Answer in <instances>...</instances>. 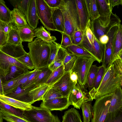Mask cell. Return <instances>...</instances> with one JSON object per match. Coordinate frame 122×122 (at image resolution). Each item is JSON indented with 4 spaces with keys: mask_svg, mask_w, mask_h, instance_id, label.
Listing matches in <instances>:
<instances>
[{
    "mask_svg": "<svg viewBox=\"0 0 122 122\" xmlns=\"http://www.w3.org/2000/svg\"><path fill=\"white\" fill-rule=\"evenodd\" d=\"M122 60L118 59L106 71L99 87L91 96L92 100L114 92L122 83Z\"/></svg>",
    "mask_w": 122,
    "mask_h": 122,
    "instance_id": "obj_1",
    "label": "cell"
},
{
    "mask_svg": "<svg viewBox=\"0 0 122 122\" xmlns=\"http://www.w3.org/2000/svg\"><path fill=\"white\" fill-rule=\"evenodd\" d=\"M27 52L22 43L15 45L6 43L0 49V76L2 81L9 73L10 65L20 68L26 71L28 68L16 59L23 56Z\"/></svg>",
    "mask_w": 122,
    "mask_h": 122,
    "instance_id": "obj_2",
    "label": "cell"
},
{
    "mask_svg": "<svg viewBox=\"0 0 122 122\" xmlns=\"http://www.w3.org/2000/svg\"><path fill=\"white\" fill-rule=\"evenodd\" d=\"M28 53L33 62L34 69L48 66L50 47L48 43L36 38L28 44Z\"/></svg>",
    "mask_w": 122,
    "mask_h": 122,
    "instance_id": "obj_3",
    "label": "cell"
},
{
    "mask_svg": "<svg viewBox=\"0 0 122 122\" xmlns=\"http://www.w3.org/2000/svg\"><path fill=\"white\" fill-rule=\"evenodd\" d=\"M58 8L62 12L64 18V32L71 38L75 31L80 30L75 0H61Z\"/></svg>",
    "mask_w": 122,
    "mask_h": 122,
    "instance_id": "obj_4",
    "label": "cell"
},
{
    "mask_svg": "<svg viewBox=\"0 0 122 122\" xmlns=\"http://www.w3.org/2000/svg\"><path fill=\"white\" fill-rule=\"evenodd\" d=\"M112 92L96 99L93 107L91 122H111L109 119V109Z\"/></svg>",
    "mask_w": 122,
    "mask_h": 122,
    "instance_id": "obj_5",
    "label": "cell"
},
{
    "mask_svg": "<svg viewBox=\"0 0 122 122\" xmlns=\"http://www.w3.org/2000/svg\"><path fill=\"white\" fill-rule=\"evenodd\" d=\"M96 61L94 58L86 57H76L72 69L71 70L77 74V82L82 88L86 87L88 74L93 62Z\"/></svg>",
    "mask_w": 122,
    "mask_h": 122,
    "instance_id": "obj_6",
    "label": "cell"
},
{
    "mask_svg": "<svg viewBox=\"0 0 122 122\" xmlns=\"http://www.w3.org/2000/svg\"><path fill=\"white\" fill-rule=\"evenodd\" d=\"M54 115L46 108L33 106L30 110L23 111V118L29 122H53Z\"/></svg>",
    "mask_w": 122,
    "mask_h": 122,
    "instance_id": "obj_7",
    "label": "cell"
},
{
    "mask_svg": "<svg viewBox=\"0 0 122 122\" xmlns=\"http://www.w3.org/2000/svg\"><path fill=\"white\" fill-rule=\"evenodd\" d=\"M37 14L40 22L48 31H57L54 24L52 9L44 0H36Z\"/></svg>",
    "mask_w": 122,
    "mask_h": 122,
    "instance_id": "obj_8",
    "label": "cell"
},
{
    "mask_svg": "<svg viewBox=\"0 0 122 122\" xmlns=\"http://www.w3.org/2000/svg\"><path fill=\"white\" fill-rule=\"evenodd\" d=\"M68 100L70 105L79 109L83 103L92 101L86 88L81 87L78 82L70 93Z\"/></svg>",
    "mask_w": 122,
    "mask_h": 122,
    "instance_id": "obj_9",
    "label": "cell"
},
{
    "mask_svg": "<svg viewBox=\"0 0 122 122\" xmlns=\"http://www.w3.org/2000/svg\"><path fill=\"white\" fill-rule=\"evenodd\" d=\"M85 49L96 58L99 63L102 62L105 49V45L102 44L96 38L94 34V41L91 44L83 32L81 41L78 45Z\"/></svg>",
    "mask_w": 122,
    "mask_h": 122,
    "instance_id": "obj_10",
    "label": "cell"
},
{
    "mask_svg": "<svg viewBox=\"0 0 122 122\" xmlns=\"http://www.w3.org/2000/svg\"><path fill=\"white\" fill-rule=\"evenodd\" d=\"M97 6L100 17L98 18L100 23L104 28H106L108 33L112 28L109 25L112 10L109 3V0H96Z\"/></svg>",
    "mask_w": 122,
    "mask_h": 122,
    "instance_id": "obj_11",
    "label": "cell"
},
{
    "mask_svg": "<svg viewBox=\"0 0 122 122\" xmlns=\"http://www.w3.org/2000/svg\"><path fill=\"white\" fill-rule=\"evenodd\" d=\"M76 84L70 79L69 72H65L62 76L50 86L58 92L63 97L68 98Z\"/></svg>",
    "mask_w": 122,
    "mask_h": 122,
    "instance_id": "obj_12",
    "label": "cell"
},
{
    "mask_svg": "<svg viewBox=\"0 0 122 122\" xmlns=\"http://www.w3.org/2000/svg\"><path fill=\"white\" fill-rule=\"evenodd\" d=\"M122 112V90L119 87L112 92L109 109V116L111 122Z\"/></svg>",
    "mask_w": 122,
    "mask_h": 122,
    "instance_id": "obj_13",
    "label": "cell"
},
{
    "mask_svg": "<svg viewBox=\"0 0 122 122\" xmlns=\"http://www.w3.org/2000/svg\"><path fill=\"white\" fill-rule=\"evenodd\" d=\"M119 25L113 27L109 31L107 35L108 37L109 40L108 42L105 45L102 65L104 67L106 71L110 65L113 48Z\"/></svg>",
    "mask_w": 122,
    "mask_h": 122,
    "instance_id": "obj_14",
    "label": "cell"
},
{
    "mask_svg": "<svg viewBox=\"0 0 122 122\" xmlns=\"http://www.w3.org/2000/svg\"><path fill=\"white\" fill-rule=\"evenodd\" d=\"M36 86L34 84L25 88H22L19 85L14 91L5 96L18 101L32 104L34 103L33 100L29 97V93L32 89Z\"/></svg>",
    "mask_w": 122,
    "mask_h": 122,
    "instance_id": "obj_15",
    "label": "cell"
},
{
    "mask_svg": "<svg viewBox=\"0 0 122 122\" xmlns=\"http://www.w3.org/2000/svg\"><path fill=\"white\" fill-rule=\"evenodd\" d=\"M70 105L68 98L61 97L46 102H42L40 107L46 108L50 111H61L67 109Z\"/></svg>",
    "mask_w": 122,
    "mask_h": 122,
    "instance_id": "obj_16",
    "label": "cell"
},
{
    "mask_svg": "<svg viewBox=\"0 0 122 122\" xmlns=\"http://www.w3.org/2000/svg\"><path fill=\"white\" fill-rule=\"evenodd\" d=\"M80 23V30L84 32L90 20L84 0H75Z\"/></svg>",
    "mask_w": 122,
    "mask_h": 122,
    "instance_id": "obj_17",
    "label": "cell"
},
{
    "mask_svg": "<svg viewBox=\"0 0 122 122\" xmlns=\"http://www.w3.org/2000/svg\"><path fill=\"white\" fill-rule=\"evenodd\" d=\"M122 25L120 23L118 26L117 30L112 51L110 65L118 59H122Z\"/></svg>",
    "mask_w": 122,
    "mask_h": 122,
    "instance_id": "obj_18",
    "label": "cell"
},
{
    "mask_svg": "<svg viewBox=\"0 0 122 122\" xmlns=\"http://www.w3.org/2000/svg\"><path fill=\"white\" fill-rule=\"evenodd\" d=\"M26 18L28 25L34 29H36L39 23V20L37 14L36 0H29Z\"/></svg>",
    "mask_w": 122,
    "mask_h": 122,
    "instance_id": "obj_19",
    "label": "cell"
},
{
    "mask_svg": "<svg viewBox=\"0 0 122 122\" xmlns=\"http://www.w3.org/2000/svg\"><path fill=\"white\" fill-rule=\"evenodd\" d=\"M0 101L16 108L24 111L30 110L33 107L30 103L21 102L4 95H0Z\"/></svg>",
    "mask_w": 122,
    "mask_h": 122,
    "instance_id": "obj_20",
    "label": "cell"
},
{
    "mask_svg": "<svg viewBox=\"0 0 122 122\" xmlns=\"http://www.w3.org/2000/svg\"><path fill=\"white\" fill-rule=\"evenodd\" d=\"M52 9L53 21L57 31L61 33L64 32V20L62 12L58 8Z\"/></svg>",
    "mask_w": 122,
    "mask_h": 122,
    "instance_id": "obj_21",
    "label": "cell"
},
{
    "mask_svg": "<svg viewBox=\"0 0 122 122\" xmlns=\"http://www.w3.org/2000/svg\"><path fill=\"white\" fill-rule=\"evenodd\" d=\"M50 86L46 83L36 86L29 92V95L34 103L42 100L43 97Z\"/></svg>",
    "mask_w": 122,
    "mask_h": 122,
    "instance_id": "obj_22",
    "label": "cell"
},
{
    "mask_svg": "<svg viewBox=\"0 0 122 122\" xmlns=\"http://www.w3.org/2000/svg\"><path fill=\"white\" fill-rule=\"evenodd\" d=\"M67 51L66 48L61 47L59 44L57 52L54 59L51 64L48 66L52 72L63 65Z\"/></svg>",
    "mask_w": 122,
    "mask_h": 122,
    "instance_id": "obj_23",
    "label": "cell"
},
{
    "mask_svg": "<svg viewBox=\"0 0 122 122\" xmlns=\"http://www.w3.org/2000/svg\"><path fill=\"white\" fill-rule=\"evenodd\" d=\"M18 28L20 37L22 42H30L33 41L34 38L36 36L34 29L27 24Z\"/></svg>",
    "mask_w": 122,
    "mask_h": 122,
    "instance_id": "obj_24",
    "label": "cell"
},
{
    "mask_svg": "<svg viewBox=\"0 0 122 122\" xmlns=\"http://www.w3.org/2000/svg\"><path fill=\"white\" fill-rule=\"evenodd\" d=\"M69 52L76 57H86L93 58L97 60L96 57L85 49L79 45L72 44L66 48Z\"/></svg>",
    "mask_w": 122,
    "mask_h": 122,
    "instance_id": "obj_25",
    "label": "cell"
},
{
    "mask_svg": "<svg viewBox=\"0 0 122 122\" xmlns=\"http://www.w3.org/2000/svg\"><path fill=\"white\" fill-rule=\"evenodd\" d=\"M11 14L13 22L18 28L28 24L25 16L18 9L14 8Z\"/></svg>",
    "mask_w": 122,
    "mask_h": 122,
    "instance_id": "obj_26",
    "label": "cell"
},
{
    "mask_svg": "<svg viewBox=\"0 0 122 122\" xmlns=\"http://www.w3.org/2000/svg\"><path fill=\"white\" fill-rule=\"evenodd\" d=\"M35 33L37 38H39L48 43L55 41L56 37L51 36L50 32L46 30L42 26L34 30Z\"/></svg>",
    "mask_w": 122,
    "mask_h": 122,
    "instance_id": "obj_27",
    "label": "cell"
},
{
    "mask_svg": "<svg viewBox=\"0 0 122 122\" xmlns=\"http://www.w3.org/2000/svg\"><path fill=\"white\" fill-rule=\"evenodd\" d=\"M62 118V122H82L79 112L73 108L65 111Z\"/></svg>",
    "mask_w": 122,
    "mask_h": 122,
    "instance_id": "obj_28",
    "label": "cell"
},
{
    "mask_svg": "<svg viewBox=\"0 0 122 122\" xmlns=\"http://www.w3.org/2000/svg\"><path fill=\"white\" fill-rule=\"evenodd\" d=\"M84 0L91 21L93 22L100 17L97 9L96 0Z\"/></svg>",
    "mask_w": 122,
    "mask_h": 122,
    "instance_id": "obj_29",
    "label": "cell"
},
{
    "mask_svg": "<svg viewBox=\"0 0 122 122\" xmlns=\"http://www.w3.org/2000/svg\"><path fill=\"white\" fill-rule=\"evenodd\" d=\"M22 43L18 28L14 25L11 28L7 34L6 43L19 45Z\"/></svg>",
    "mask_w": 122,
    "mask_h": 122,
    "instance_id": "obj_30",
    "label": "cell"
},
{
    "mask_svg": "<svg viewBox=\"0 0 122 122\" xmlns=\"http://www.w3.org/2000/svg\"><path fill=\"white\" fill-rule=\"evenodd\" d=\"M92 101H89L84 102L81 107L82 112L83 122H90L92 118L93 114Z\"/></svg>",
    "mask_w": 122,
    "mask_h": 122,
    "instance_id": "obj_31",
    "label": "cell"
},
{
    "mask_svg": "<svg viewBox=\"0 0 122 122\" xmlns=\"http://www.w3.org/2000/svg\"><path fill=\"white\" fill-rule=\"evenodd\" d=\"M41 71L34 83L36 86L46 83L52 71L48 66L40 69Z\"/></svg>",
    "mask_w": 122,
    "mask_h": 122,
    "instance_id": "obj_32",
    "label": "cell"
},
{
    "mask_svg": "<svg viewBox=\"0 0 122 122\" xmlns=\"http://www.w3.org/2000/svg\"><path fill=\"white\" fill-rule=\"evenodd\" d=\"M0 20L7 22H13L11 10L6 6L3 0H0Z\"/></svg>",
    "mask_w": 122,
    "mask_h": 122,
    "instance_id": "obj_33",
    "label": "cell"
},
{
    "mask_svg": "<svg viewBox=\"0 0 122 122\" xmlns=\"http://www.w3.org/2000/svg\"><path fill=\"white\" fill-rule=\"evenodd\" d=\"M105 72V68L103 65H102L99 66V68L95 79L93 87L91 91L88 92L91 97L99 87Z\"/></svg>",
    "mask_w": 122,
    "mask_h": 122,
    "instance_id": "obj_34",
    "label": "cell"
},
{
    "mask_svg": "<svg viewBox=\"0 0 122 122\" xmlns=\"http://www.w3.org/2000/svg\"><path fill=\"white\" fill-rule=\"evenodd\" d=\"M26 72L23 69L16 66L10 65L9 73L2 81V83L15 78Z\"/></svg>",
    "mask_w": 122,
    "mask_h": 122,
    "instance_id": "obj_35",
    "label": "cell"
},
{
    "mask_svg": "<svg viewBox=\"0 0 122 122\" xmlns=\"http://www.w3.org/2000/svg\"><path fill=\"white\" fill-rule=\"evenodd\" d=\"M65 72L63 65L52 72L46 84L50 86H51L62 76Z\"/></svg>",
    "mask_w": 122,
    "mask_h": 122,
    "instance_id": "obj_36",
    "label": "cell"
},
{
    "mask_svg": "<svg viewBox=\"0 0 122 122\" xmlns=\"http://www.w3.org/2000/svg\"><path fill=\"white\" fill-rule=\"evenodd\" d=\"M29 0H13L9 1L14 8L19 10L26 17L27 12Z\"/></svg>",
    "mask_w": 122,
    "mask_h": 122,
    "instance_id": "obj_37",
    "label": "cell"
},
{
    "mask_svg": "<svg viewBox=\"0 0 122 122\" xmlns=\"http://www.w3.org/2000/svg\"><path fill=\"white\" fill-rule=\"evenodd\" d=\"M98 68L99 67L95 64L92 65L90 69L87 77L86 84L89 92L93 87L95 79Z\"/></svg>",
    "mask_w": 122,
    "mask_h": 122,
    "instance_id": "obj_38",
    "label": "cell"
},
{
    "mask_svg": "<svg viewBox=\"0 0 122 122\" xmlns=\"http://www.w3.org/2000/svg\"><path fill=\"white\" fill-rule=\"evenodd\" d=\"M76 58V56L67 50L63 63L65 72L69 71L72 69Z\"/></svg>",
    "mask_w": 122,
    "mask_h": 122,
    "instance_id": "obj_39",
    "label": "cell"
},
{
    "mask_svg": "<svg viewBox=\"0 0 122 122\" xmlns=\"http://www.w3.org/2000/svg\"><path fill=\"white\" fill-rule=\"evenodd\" d=\"M0 108L23 118L24 111L16 108L0 101Z\"/></svg>",
    "mask_w": 122,
    "mask_h": 122,
    "instance_id": "obj_40",
    "label": "cell"
},
{
    "mask_svg": "<svg viewBox=\"0 0 122 122\" xmlns=\"http://www.w3.org/2000/svg\"><path fill=\"white\" fill-rule=\"evenodd\" d=\"M61 97L62 96L58 92L50 86L44 95L42 100L45 102Z\"/></svg>",
    "mask_w": 122,
    "mask_h": 122,
    "instance_id": "obj_41",
    "label": "cell"
},
{
    "mask_svg": "<svg viewBox=\"0 0 122 122\" xmlns=\"http://www.w3.org/2000/svg\"><path fill=\"white\" fill-rule=\"evenodd\" d=\"M23 74L15 78L2 83L4 95H5L9 93L16 85L17 82L22 76Z\"/></svg>",
    "mask_w": 122,
    "mask_h": 122,
    "instance_id": "obj_42",
    "label": "cell"
},
{
    "mask_svg": "<svg viewBox=\"0 0 122 122\" xmlns=\"http://www.w3.org/2000/svg\"><path fill=\"white\" fill-rule=\"evenodd\" d=\"M3 119L8 122H29L26 120L1 109Z\"/></svg>",
    "mask_w": 122,
    "mask_h": 122,
    "instance_id": "obj_43",
    "label": "cell"
},
{
    "mask_svg": "<svg viewBox=\"0 0 122 122\" xmlns=\"http://www.w3.org/2000/svg\"><path fill=\"white\" fill-rule=\"evenodd\" d=\"M16 59L25 66L28 69L32 70L34 69L33 63L28 53H26L23 56Z\"/></svg>",
    "mask_w": 122,
    "mask_h": 122,
    "instance_id": "obj_44",
    "label": "cell"
},
{
    "mask_svg": "<svg viewBox=\"0 0 122 122\" xmlns=\"http://www.w3.org/2000/svg\"><path fill=\"white\" fill-rule=\"evenodd\" d=\"M50 47V52L48 66L52 62L56 54L58 47L59 43L55 41L49 43Z\"/></svg>",
    "mask_w": 122,
    "mask_h": 122,
    "instance_id": "obj_45",
    "label": "cell"
},
{
    "mask_svg": "<svg viewBox=\"0 0 122 122\" xmlns=\"http://www.w3.org/2000/svg\"><path fill=\"white\" fill-rule=\"evenodd\" d=\"M40 69H34L29 76L27 81L22 87L25 88L34 84V83L41 71Z\"/></svg>",
    "mask_w": 122,
    "mask_h": 122,
    "instance_id": "obj_46",
    "label": "cell"
},
{
    "mask_svg": "<svg viewBox=\"0 0 122 122\" xmlns=\"http://www.w3.org/2000/svg\"><path fill=\"white\" fill-rule=\"evenodd\" d=\"M32 72V71H28L26 72L23 74L22 76L17 82L16 85L11 90L9 93L14 91L16 89L18 86L20 85L22 87L23 85L26 82L29 76Z\"/></svg>",
    "mask_w": 122,
    "mask_h": 122,
    "instance_id": "obj_47",
    "label": "cell"
},
{
    "mask_svg": "<svg viewBox=\"0 0 122 122\" xmlns=\"http://www.w3.org/2000/svg\"><path fill=\"white\" fill-rule=\"evenodd\" d=\"M62 35L61 42L60 44L61 47L66 48L67 47L73 44L71 37L66 33H61Z\"/></svg>",
    "mask_w": 122,
    "mask_h": 122,
    "instance_id": "obj_48",
    "label": "cell"
},
{
    "mask_svg": "<svg viewBox=\"0 0 122 122\" xmlns=\"http://www.w3.org/2000/svg\"><path fill=\"white\" fill-rule=\"evenodd\" d=\"M0 25L3 31L7 34L11 28L15 25L13 22H7L0 20Z\"/></svg>",
    "mask_w": 122,
    "mask_h": 122,
    "instance_id": "obj_49",
    "label": "cell"
},
{
    "mask_svg": "<svg viewBox=\"0 0 122 122\" xmlns=\"http://www.w3.org/2000/svg\"><path fill=\"white\" fill-rule=\"evenodd\" d=\"M48 5L51 9L58 8L61 3V0H44Z\"/></svg>",
    "mask_w": 122,
    "mask_h": 122,
    "instance_id": "obj_50",
    "label": "cell"
},
{
    "mask_svg": "<svg viewBox=\"0 0 122 122\" xmlns=\"http://www.w3.org/2000/svg\"><path fill=\"white\" fill-rule=\"evenodd\" d=\"M7 34L2 30L0 25V45L1 46L7 43Z\"/></svg>",
    "mask_w": 122,
    "mask_h": 122,
    "instance_id": "obj_51",
    "label": "cell"
},
{
    "mask_svg": "<svg viewBox=\"0 0 122 122\" xmlns=\"http://www.w3.org/2000/svg\"><path fill=\"white\" fill-rule=\"evenodd\" d=\"M109 2L111 8L112 10L115 6L122 5V0H109Z\"/></svg>",
    "mask_w": 122,
    "mask_h": 122,
    "instance_id": "obj_52",
    "label": "cell"
},
{
    "mask_svg": "<svg viewBox=\"0 0 122 122\" xmlns=\"http://www.w3.org/2000/svg\"><path fill=\"white\" fill-rule=\"evenodd\" d=\"M70 73V78L73 82L76 84L77 83L78 77L77 74L74 72L70 70L69 71Z\"/></svg>",
    "mask_w": 122,
    "mask_h": 122,
    "instance_id": "obj_53",
    "label": "cell"
},
{
    "mask_svg": "<svg viewBox=\"0 0 122 122\" xmlns=\"http://www.w3.org/2000/svg\"><path fill=\"white\" fill-rule=\"evenodd\" d=\"M109 40L108 36L106 35H105L101 36L99 41L102 44L105 45L108 42Z\"/></svg>",
    "mask_w": 122,
    "mask_h": 122,
    "instance_id": "obj_54",
    "label": "cell"
},
{
    "mask_svg": "<svg viewBox=\"0 0 122 122\" xmlns=\"http://www.w3.org/2000/svg\"><path fill=\"white\" fill-rule=\"evenodd\" d=\"M83 33V32L81 30H78L75 31L73 34L71 39L72 38L82 36Z\"/></svg>",
    "mask_w": 122,
    "mask_h": 122,
    "instance_id": "obj_55",
    "label": "cell"
},
{
    "mask_svg": "<svg viewBox=\"0 0 122 122\" xmlns=\"http://www.w3.org/2000/svg\"><path fill=\"white\" fill-rule=\"evenodd\" d=\"M83 36L79 37H76L72 39L73 44L76 45H78L81 42Z\"/></svg>",
    "mask_w": 122,
    "mask_h": 122,
    "instance_id": "obj_56",
    "label": "cell"
},
{
    "mask_svg": "<svg viewBox=\"0 0 122 122\" xmlns=\"http://www.w3.org/2000/svg\"><path fill=\"white\" fill-rule=\"evenodd\" d=\"M111 122H122V112L119 113Z\"/></svg>",
    "mask_w": 122,
    "mask_h": 122,
    "instance_id": "obj_57",
    "label": "cell"
},
{
    "mask_svg": "<svg viewBox=\"0 0 122 122\" xmlns=\"http://www.w3.org/2000/svg\"><path fill=\"white\" fill-rule=\"evenodd\" d=\"M2 83L0 76V93L1 95H3L4 93L2 86Z\"/></svg>",
    "mask_w": 122,
    "mask_h": 122,
    "instance_id": "obj_58",
    "label": "cell"
},
{
    "mask_svg": "<svg viewBox=\"0 0 122 122\" xmlns=\"http://www.w3.org/2000/svg\"><path fill=\"white\" fill-rule=\"evenodd\" d=\"M53 122H61L57 116L54 115Z\"/></svg>",
    "mask_w": 122,
    "mask_h": 122,
    "instance_id": "obj_59",
    "label": "cell"
},
{
    "mask_svg": "<svg viewBox=\"0 0 122 122\" xmlns=\"http://www.w3.org/2000/svg\"><path fill=\"white\" fill-rule=\"evenodd\" d=\"M3 118L2 112L0 108V122H3Z\"/></svg>",
    "mask_w": 122,
    "mask_h": 122,
    "instance_id": "obj_60",
    "label": "cell"
},
{
    "mask_svg": "<svg viewBox=\"0 0 122 122\" xmlns=\"http://www.w3.org/2000/svg\"><path fill=\"white\" fill-rule=\"evenodd\" d=\"M1 46L0 45V49L1 47Z\"/></svg>",
    "mask_w": 122,
    "mask_h": 122,
    "instance_id": "obj_61",
    "label": "cell"
},
{
    "mask_svg": "<svg viewBox=\"0 0 122 122\" xmlns=\"http://www.w3.org/2000/svg\"><path fill=\"white\" fill-rule=\"evenodd\" d=\"M0 95H1L0 93Z\"/></svg>",
    "mask_w": 122,
    "mask_h": 122,
    "instance_id": "obj_62",
    "label": "cell"
}]
</instances>
